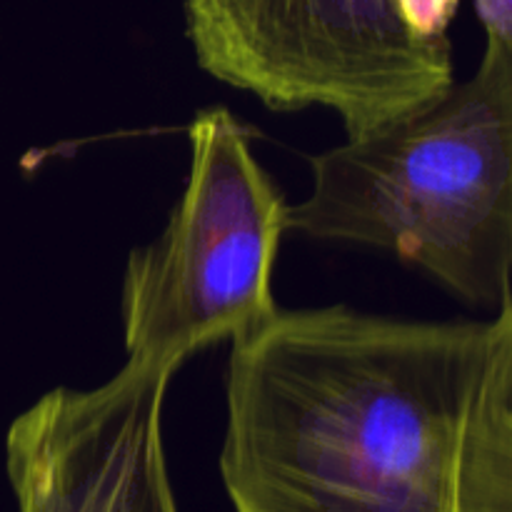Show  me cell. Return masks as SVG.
Segmentation results:
<instances>
[{"mask_svg":"<svg viewBox=\"0 0 512 512\" xmlns=\"http://www.w3.org/2000/svg\"><path fill=\"white\" fill-rule=\"evenodd\" d=\"M218 465L233 512H512V305L278 310L233 340Z\"/></svg>","mask_w":512,"mask_h":512,"instance_id":"cell-1","label":"cell"},{"mask_svg":"<svg viewBox=\"0 0 512 512\" xmlns=\"http://www.w3.org/2000/svg\"><path fill=\"white\" fill-rule=\"evenodd\" d=\"M288 230L385 250L488 313L512 305V45L425 108L310 155Z\"/></svg>","mask_w":512,"mask_h":512,"instance_id":"cell-2","label":"cell"},{"mask_svg":"<svg viewBox=\"0 0 512 512\" xmlns=\"http://www.w3.org/2000/svg\"><path fill=\"white\" fill-rule=\"evenodd\" d=\"M190 170L155 240L128 255L120 323L128 365H173L275 318L288 200L225 105L195 113Z\"/></svg>","mask_w":512,"mask_h":512,"instance_id":"cell-3","label":"cell"},{"mask_svg":"<svg viewBox=\"0 0 512 512\" xmlns=\"http://www.w3.org/2000/svg\"><path fill=\"white\" fill-rule=\"evenodd\" d=\"M210 78L273 110H333L348 138L425 108L455 80L453 43L428 40L400 0H183Z\"/></svg>","mask_w":512,"mask_h":512,"instance_id":"cell-4","label":"cell"},{"mask_svg":"<svg viewBox=\"0 0 512 512\" xmlns=\"http://www.w3.org/2000/svg\"><path fill=\"white\" fill-rule=\"evenodd\" d=\"M178 368L128 365L90 390L53 388L10 423L18 512H178L163 408Z\"/></svg>","mask_w":512,"mask_h":512,"instance_id":"cell-5","label":"cell"},{"mask_svg":"<svg viewBox=\"0 0 512 512\" xmlns=\"http://www.w3.org/2000/svg\"><path fill=\"white\" fill-rule=\"evenodd\" d=\"M485 43L512 45V0H475Z\"/></svg>","mask_w":512,"mask_h":512,"instance_id":"cell-6","label":"cell"}]
</instances>
